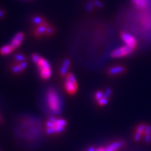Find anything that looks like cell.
I'll return each mask as SVG.
<instances>
[{
    "label": "cell",
    "instance_id": "1",
    "mask_svg": "<svg viewBox=\"0 0 151 151\" xmlns=\"http://www.w3.org/2000/svg\"><path fill=\"white\" fill-rule=\"evenodd\" d=\"M47 104L49 109L55 114L61 113V101L58 98L57 92L53 89H50L47 91L46 94Z\"/></svg>",
    "mask_w": 151,
    "mask_h": 151
},
{
    "label": "cell",
    "instance_id": "2",
    "mask_svg": "<svg viewBox=\"0 0 151 151\" xmlns=\"http://www.w3.org/2000/svg\"><path fill=\"white\" fill-rule=\"evenodd\" d=\"M134 48H130L129 46L126 45L122 46L121 48H116L111 53V56L114 58H123L125 56L130 55V54H132L134 52Z\"/></svg>",
    "mask_w": 151,
    "mask_h": 151
},
{
    "label": "cell",
    "instance_id": "3",
    "mask_svg": "<svg viewBox=\"0 0 151 151\" xmlns=\"http://www.w3.org/2000/svg\"><path fill=\"white\" fill-rule=\"evenodd\" d=\"M121 37L126 45L129 46V47L134 48V49L137 48V42L136 38H134L133 35H131L127 32H122L121 34Z\"/></svg>",
    "mask_w": 151,
    "mask_h": 151
},
{
    "label": "cell",
    "instance_id": "4",
    "mask_svg": "<svg viewBox=\"0 0 151 151\" xmlns=\"http://www.w3.org/2000/svg\"><path fill=\"white\" fill-rule=\"evenodd\" d=\"M65 88L69 94H75L78 90V84H73L68 81H65Z\"/></svg>",
    "mask_w": 151,
    "mask_h": 151
},
{
    "label": "cell",
    "instance_id": "5",
    "mask_svg": "<svg viewBox=\"0 0 151 151\" xmlns=\"http://www.w3.org/2000/svg\"><path fill=\"white\" fill-rule=\"evenodd\" d=\"M124 145L125 143L124 141H116L114 142L113 144H110L107 148H105V150L106 151H117Z\"/></svg>",
    "mask_w": 151,
    "mask_h": 151
},
{
    "label": "cell",
    "instance_id": "6",
    "mask_svg": "<svg viewBox=\"0 0 151 151\" xmlns=\"http://www.w3.org/2000/svg\"><path fill=\"white\" fill-rule=\"evenodd\" d=\"M39 74H40L41 78H42L43 80H48L52 75V68H48L39 69Z\"/></svg>",
    "mask_w": 151,
    "mask_h": 151
},
{
    "label": "cell",
    "instance_id": "7",
    "mask_svg": "<svg viewBox=\"0 0 151 151\" xmlns=\"http://www.w3.org/2000/svg\"><path fill=\"white\" fill-rule=\"evenodd\" d=\"M125 71H126V68L124 66H116V67H112L108 69L107 73L111 75H116L124 73Z\"/></svg>",
    "mask_w": 151,
    "mask_h": 151
},
{
    "label": "cell",
    "instance_id": "8",
    "mask_svg": "<svg viewBox=\"0 0 151 151\" xmlns=\"http://www.w3.org/2000/svg\"><path fill=\"white\" fill-rule=\"evenodd\" d=\"M131 1L134 6L140 9H143L148 5V0H131Z\"/></svg>",
    "mask_w": 151,
    "mask_h": 151
},
{
    "label": "cell",
    "instance_id": "9",
    "mask_svg": "<svg viewBox=\"0 0 151 151\" xmlns=\"http://www.w3.org/2000/svg\"><path fill=\"white\" fill-rule=\"evenodd\" d=\"M14 50H15V48L11 45H7L3 46L0 48V54L2 55H7L9 54L12 53Z\"/></svg>",
    "mask_w": 151,
    "mask_h": 151
},
{
    "label": "cell",
    "instance_id": "10",
    "mask_svg": "<svg viewBox=\"0 0 151 151\" xmlns=\"http://www.w3.org/2000/svg\"><path fill=\"white\" fill-rule=\"evenodd\" d=\"M70 64H71V61L69 59H65L64 61L63 64H62V66L61 68V76H65L66 74H67V71H68V69L70 67Z\"/></svg>",
    "mask_w": 151,
    "mask_h": 151
},
{
    "label": "cell",
    "instance_id": "11",
    "mask_svg": "<svg viewBox=\"0 0 151 151\" xmlns=\"http://www.w3.org/2000/svg\"><path fill=\"white\" fill-rule=\"evenodd\" d=\"M37 66H38V69L41 68H51V65H50L49 62L46 59L43 58L41 57L40 60L38 61V63L36 64Z\"/></svg>",
    "mask_w": 151,
    "mask_h": 151
},
{
    "label": "cell",
    "instance_id": "12",
    "mask_svg": "<svg viewBox=\"0 0 151 151\" xmlns=\"http://www.w3.org/2000/svg\"><path fill=\"white\" fill-rule=\"evenodd\" d=\"M46 29H47V25H45V24H42V25H40L38 28H37L35 34L37 36H40V35H43L44 33L46 32Z\"/></svg>",
    "mask_w": 151,
    "mask_h": 151
},
{
    "label": "cell",
    "instance_id": "13",
    "mask_svg": "<svg viewBox=\"0 0 151 151\" xmlns=\"http://www.w3.org/2000/svg\"><path fill=\"white\" fill-rule=\"evenodd\" d=\"M66 80L68 81H70V82L73 83V84H78L75 75H73L72 73H68V74L67 76H66Z\"/></svg>",
    "mask_w": 151,
    "mask_h": 151
},
{
    "label": "cell",
    "instance_id": "14",
    "mask_svg": "<svg viewBox=\"0 0 151 151\" xmlns=\"http://www.w3.org/2000/svg\"><path fill=\"white\" fill-rule=\"evenodd\" d=\"M32 22L36 24V25H42V24H45L44 20L40 17V16H35L32 18Z\"/></svg>",
    "mask_w": 151,
    "mask_h": 151
},
{
    "label": "cell",
    "instance_id": "15",
    "mask_svg": "<svg viewBox=\"0 0 151 151\" xmlns=\"http://www.w3.org/2000/svg\"><path fill=\"white\" fill-rule=\"evenodd\" d=\"M21 44H22V42H19V41L17 40V39H15V38H12V40L11 43H10V45H11L15 49V48H19V46L21 45Z\"/></svg>",
    "mask_w": 151,
    "mask_h": 151
},
{
    "label": "cell",
    "instance_id": "16",
    "mask_svg": "<svg viewBox=\"0 0 151 151\" xmlns=\"http://www.w3.org/2000/svg\"><path fill=\"white\" fill-rule=\"evenodd\" d=\"M12 72L13 73L18 74V73L23 71L24 70H23L22 68L20 66V65H15V66H13V67L12 68Z\"/></svg>",
    "mask_w": 151,
    "mask_h": 151
},
{
    "label": "cell",
    "instance_id": "17",
    "mask_svg": "<svg viewBox=\"0 0 151 151\" xmlns=\"http://www.w3.org/2000/svg\"><path fill=\"white\" fill-rule=\"evenodd\" d=\"M146 127H147V125H146L145 124H140L137 127L136 132L140 133V134H144V131H145Z\"/></svg>",
    "mask_w": 151,
    "mask_h": 151
},
{
    "label": "cell",
    "instance_id": "18",
    "mask_svg": "<svg viewBox=\"0 0 151 151\" xmlns=\"http://www.w3.org/2000/svg\"><path fill=\"white\" fill-rule=\"evenodd\" d=\"M14 58L17 61H20V62L25 61V56L23 55L22 54H17V55H15L14 56Z\"/></svg>",
    "mask_w": 151,
    "mask_h": 151
},
{
    "label": "cell",
    "instance_id": "19",
    "mask_svg": "<svg viewBox=\"0 0 151 151\" xmlns=\"http://www.w3.org/2000/svg\"><path fill=\"white\" fill-rule=\"evenodd\" d=\"M55 124L58 125V126L66 127V125H67V121H65V119H58Z\"/></svg>",
    "mask_w": 151,
    "mask_h": 151
},
{
    "label": "cell",
    "instance_id": "20",
    "mask_svg": "<svg viewBox=\"0 0 151 151\" xmlns=\"http://www.w3.org/2000/svg\"><path fill=\"white\" fill-rule=\"evenodd\" d=\"M14 38H15V39L19 40V42H22L23 40H24V38H25V35H24V33L22 32H19L15 35V36H14Z\"/></svg>",
    "mask_w": 151,
    "mask_h": 151
},
{
    "label": "cell",
    "instance_id": "21",
    "mask_svg": "<svg viewBox=\"0 0 151 151\" xmlns=\"http://www.w3.org/2000/svg\"><path fill=\"white\" fill-rule=\"evenodd\" d=\"M40 58L41 56L38 55V54H32V61L34 63H38V61L40 60Z\"/></svg>",
    "mask_w": 151,
    "mask_h": 151
},
{
    "label": "cell",
    "instance_id": "22",
    "mask_svg": "<svg viewBox=\"0 0 151 151\" xmlns=\"http://www.w3.org/2000/svg\"><path fill=\"white\" fill-rule=\"evenodd\" d=\"M98 104H99L100 106L106 105V104H108V99H107V98H104V97H103L101 99L98 101Z\"/></svg>",
    "mask_w": 151,
    "mask_h": 151
},
{
    "label": "cell",
    "instance_id": "23",
    "mask_svg": "<svg viewBox=\"0 0 151 151\" xmlns=\"http://www.w3.org/2000/svg\"><path fill=\"white\" fill-rule=\"evenodd\" d=\"M104 97V93L102 91H97L95 93V99L97 100V101H99V100L101 99L102 98Z\"/></svg>",
    "mask_w": 151,
    "mask_h": 151
},
{
    "label": "cell",
    "instance_id": "24",
    "mask_svg": "<svg viewBox=\"0 0 151 151\" xmlns=\"http://www.w3.org/2000/svg\"><path fill=\"white\" fill-rule=\"evenodd\" d=\"M111 94H112V90H111L110 88H108L107 90H106V91L104 92V97L108 99V98L111 97Z\"/></svg>",
    "mask_w": 151,
    "mask_h": 151
},
{
    "label": "cell",
    "instance_id": "25",
    "mask_svg": "<svg viewBox=\"0 0 151 151\" xmlns=\"http://www.w3.org/2000/svg\"><path fill=\"white\" fill-rule=\"evenodd\" d=\"M55 130H56V133H58V134H60V133H62L63 131H65V127H61V126H58V125H56L55 127Z\"/></svg>",
    "mask_w": 151,
    "mask_h": 151
},
{
    "label": "cell",
    "instance_id": "26",
    "mask_svg": "<svg viewBox=\"0 0 151 151\" xmlns=\"http://www.w3.org/2000/svg\"><path fill=\"white\" fill-rule=\"evenodd\" d=\"M46 133L48 134H56V130L55 127H47L46 129Z\"/></svg>",
    "mask_w": 151,
    "mask_h": 151
},
{
    "label": "cell",
    "instance_id": "27",
    "mask_svg": "<svg viewBox=\"0 0 151 151\" xmlns=\"http://www.w3.org/2000/svg\"><path fill=\"white\" fill-rule=\"evenodd\" d=\"M93 4H94V6H97L98 8L103 7V4H102L101 2H100L99 0H94L93 2Z\"/></svg>",
    "mask_w": 151,
    "mask_h": 151
},
{
    "label": "cell",
    "instance_id": "28",
    "mask_svg": "<svg viewBox=\"0 0 151 151\" xmlns=\"http://www.w3.org/2000/svg\"><path fill=\"white\" fill-rule=\"evenodd\" d=\"M144 140H145L147 144L151 143V134H145L144 135Z\"/></svg>",
    "mask_w": 151,
    "mask_h": 151
},
{
    "label": "cell",
    "instance_id": "29",
    "mask_svg": "<svg viewBox=\"0 0 151 151\" xmlns=\"http://www.w3.org/2000/svg\"><path fill=\"white\" fill-rule=\"evenodd\" d=\"M46 126H47V127H55L56 124L55 123H53L52 122V121H48L46 122Z\"/></svg>",
    "mask_w": 151,
    "mask_h": 151
},
{
    "label": "cell",
    "instance_id": "30",
    "mask_svg": "<svg viewBox=\"0 0 151 151\" xmlns=\"http://www.w3.org/2000/svg\"><path fill=\"white\" fill-rule=\"evenodd\" d=\"M142 135H143V134H140V133L138 132H136L135 133V135H134V140H136V141H139V140H140V137H141Z\"/></svg>",
    "mask_w": 151,
    "mask_h": 151
},
{
    "label": "cell",
    "instance_id": "31",
    "mask_svg": "<svg viewBox=\"0 0 151 151\" xmlns=\"http://www.w3.org/2000/svg\"><path fill=\"white\" fill-rule=\"evenodd\" d=\"M94 4H93V2H89V3H88V5H87L86 6V9L88 11H92V9H93V7H94Z\"/></svg>",
    "mask_w": 151,
    "mask_h": 151
},
{
    "label": "cell",
    "instance_id": "32",
    "mask_svg": "<svg viewBox=\"0 0 151 151\" xmlns=\"http://www.w3.org/2000/svg\"><path fill=\"white\" fill-rule=\"evenodd\" d=\"M144 134H151V126L150 125H147L145 129V131H144Z\"/></svg>",
    "mask_w": 151,
    "mask_h": 151
},
{
    "label": "cell",
    "instance_id": "33",
    "mask_svg": "<svg viewBox=\"0 0 151 151\" xmlns=\"http://www.w3.org/2000/svg\"><path fill=\"white\" fill-rule=\"evenodd\" d=\"M53 32H54V29H52V27L50 26H47V29H46V33L48 35H52L53 34Z\"/></svg>",
    "mask_w": 151,
    "mask_h": 151
},
{
    "label": "cell",
    "instance_id": "34",
    "mask_svg": "<svg viewBox=\"0 0 151 151\" xmlns=\"http://www.w3.org/2000/svg\"><path fill=\"white\" fill-rule=\"evenodd\" d=\"M20 66H21L23 70H25V68H26L27 67H28V63H27L26 61H22V62H20Z\"/></svg>",
    "mask_w": 151,
    "mask_h": 151
},
{
    "label": "cell",
    "instance_id": "35",
    "mask_svg": "<svg viewBox=\"0 0 151 151\" xmlns=\"http://www.w3.org/2000/svg\"><path fill=\"white\" fill-rule=\"evenodd\" d=\"M57 120L58 119L56 118L55 117H54V116H51V117H49V120H48V121H52V122H53V123H56Z\"/></svg>",
    "mask_w": 151,
    "mask_h": 151
},
{
    "label": "cell",
    "instance_id": "36",
    "mask_svg": "<svg viewBox=\"0 0 151 151\" xmlns=\"http://www.w3.org/2000/svg\"><path fill=\"white\" fill-rule=\"evenodd\" d=\"M5 11L2 9H0V19L2 17H4V15H5Z\"/></svg>",
    "mask_w": 151,
    "mask_h": 151
},
{
    "label": "cell",
    "instance_id": "37",
    "mask_svg": "<svg viewBox=\"0 0 151 151\" xmlns=\"http://www.w3.org/2000/svg\"><path fill=\"white\" fill-rule=\"evenodd\" d=\"M88 151H96V149L94 147H89V149L88 150Z\"/></svg>",
    "mask_w": 151,
    "mask_h": 151
},
{
    "label": "cell",
    "instance_id": "38",
    "mask_svg": "<svg viewBox=\"0 0 151 151\" xmlns=\"http://www.w3.org/2000/svg\"><path fill=\"white\" fill-rule=\"evenodd\" d=\"M100 150H101V151H106L105 148L104 147H100Z\"/></svg>",
    "mask_w": 151,
    "mask_h": 151
},
{
    "label": "cell",
    "instance_id": "39",
    "mask_svg": "<svg viewBox=\"0 0 151 151\" xmlns=\"http://www.w3.org/2000/svg\"><path fill=\"white\" fill-rule=\"evenodd\" d=\"M96 151H101V150H100V148H98V149H96Z\"/></svg>",
    "mask_w": 151,
    "mask_h": 151
},
{
    "label": "cell",
    "instance_id": "40",
    "mask_svg": "<svg viewBox=\"0 0 151 151\" xmlns=\"http://www.w3.org/2000/svg\"><path fill=\"white\" fill-rule=\"evenodd\" d=\"M1 120H2V118H1V116H0V121H1Z\"/></svg>",
    "mask_w": 151,
    "mask_h": 151
}]
</instances>
